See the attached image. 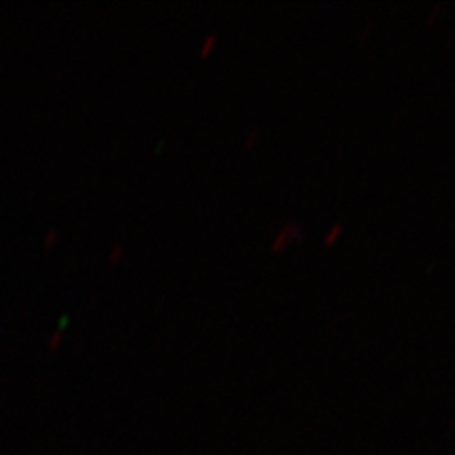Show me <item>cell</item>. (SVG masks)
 I'll list each match as a JSON object with an SVG mask.
<instances>
[{"mask_svg":"<svg viewBox=\"0 0 455 455\" xmlns=\"http://www.w3.org/2000/svg\"><path fill=\"white\" fill-rule=\"evenodd\" d=\"M211 44H215V36H212V35H211V36L207 38V42H205V48H204V52H202L204 55H205V53L211 50Z\"/></svg>","mask_w":455,"mask_h":455,"instance_id":"1","label":"cell"}]
</instances>
